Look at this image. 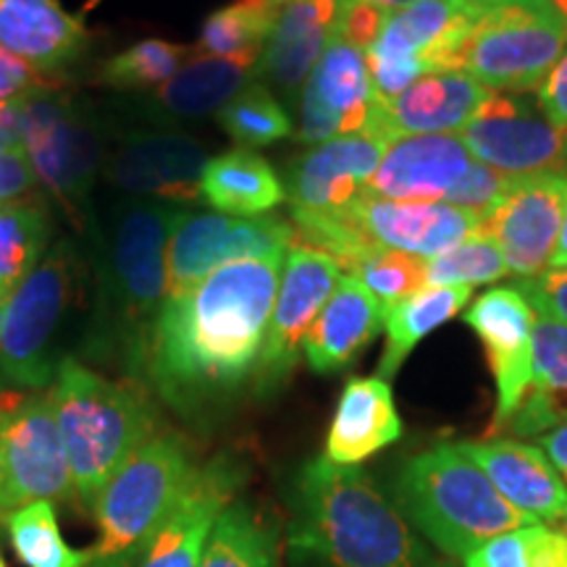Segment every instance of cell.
<instances>
[{"label":"cell","instance_id":"cell-1","mask_svg":"<svg viewBox=\"0 0 567 567\" xmlns=\"http://www.w3.org/2000/svg\"><path fill=\"white\" fill-rule=\"evenodd\" d=\"M281 268L284 255L237 260L166 297L140 379L184 421H208L255 379Z\"/></svg>","mask_w":567,"mask_h":567},{"label":"cell","instance_id":"cell-2","mask_svg":"<svg viewBox=\"0 0 567 567\" xmlns=\"http://www.w3.org/2000/svg\"><path fill=\"white\" fill-rule=\"evenodd\" d=\"M295 567H444L360 465L316 457L292 492Z\"/></svg>","mask_w":567,"mask_h":567},{"label":"cell","instance_id":"cell-3","mask_svg":"<svg viewBox=\"0 0 567 567\" xmlns=\"http://www.w3.org/2000/svg\"><path fill=\"white\" fill-rule=\"evenodd\" d=\"M182 208L158 200L116 203L95 231V305L87 350L118 358L140 379L147 337L168 297V243Z\"/></svg>","mask_w":567,"mask_h":567},{"label":"cell","instance_id":"cell-4","mask_svg":"<svg viewBox=\"0 0 567 567\" xmlns=\"http://www.w3.org/2000/svg\"><path fill=\"white\" fill-rule=\"evenodd\" d=\"M51 400L74 499L92 509L113 473L158 431L155 410L142 389L105 379L74 358H61Z\"/></svg>","mask_w":567,"mask_h":567},{"label":"cell","instance_id":"cell-5","mask_svg":"<svg viewBox=\"0 0 567 567\" xmlns=\"http://www.w3.org/2000/svg\"><path fill=\"white\" fill-rule=\"evenodd\" d=\"M394 502L417 534L455 559L509 530L536 526L496 492L460 444H439L410 457L396 473Z\"/></svg>","mask_w":567,"mask_h":567},{"label":"cell","instance_id":"cell-6","mask_svg":"<svg viewBox=\"0 0 567 567\" xmlns=\"http://www.w3.org/2000/svg\"><path fill=\"white\" fill-rule=\"evenodd\" d=\"M195 471L197 463L189 455L187 442L176 434L155 431L113 473L92 505L97 538L90 549L87 567H130Z\"/></svg>","mask_w":567,"mask_h":567},{"label":"cell","instance_id":"cell-7","mask_svg":"<svg viewBox=\"0 0 567 567\" xmlns=\"http://www.w3.org/2000/svg\"><path fill=\"white\" fill-rule=\"evenodd\" d=\"M471 30L455 71L509 95L536 90L567 42V19L551 0H467Z\"/></svg>","mask_w":567,"mask_h":567},{"label":"cell","instance_id":"cell-8","mask_svg":"<svg viewBox=\"0 0 567 567\" xmlns=\"http://www.w3.org/2000/svg\"><path fill=\"white\" fill-rule=\"evenodd\" d=\"M21 147L32 172L74 221L90 224V197L103 172V126L80 101L42 87L17 97Z\"/></svg>","mask_w":567,"mask_h":567},{"label":"cell","instance_id":"cell-9","mask_svg":"<svg viewBox=\"0 0 567 567\" xmlns=\"http://www.w3.org/2000/svg\"><path fill=\"white\" fill-rule=\"evenodd\" d=\"M82 258L74 243L61 239L13 289L0 323V371L13 389H45L55 381L61 360L55 339L76 300Z\"/></svg>","mask_w":567,"mask_h":567},{"label":"cell","instance_id":"cell-10","mask_svg":"<svg viewBox=\"0 0 567 567\" xmlns=\"http://www.w3.org/2000/svg\"><path fill=\"white\" fill-rule=\"evenodd\" d=\"M63 499H74V484L51 392H6L0 405V526L21 507Z\"/></svg>","mask_w":567,"mask_h":567},{"label":"cell","instance_id":"cell-11","mask_svg":"<svg viewBox=\"0 0 567 567\" xmlns=\"http://www.w3.org/2000/svg\"><path fill=\"white\" fill-rule=\"evenodd\" d=\"M295 243V226L284 218L182 210L168 243V295L187 292L226 264L276 258Z\"/></svg>","mask_w":567,"mask_h":567},{"label":"cell","instance_id":"cell-12","mask_svg":"<svg viewBox=\"0 0 567 567\" xmlns=\"http://www.w3.org/2000/svg\"><path fill=\"white\" fill-rule=\"evenodd\" d=\"M467 153L507 176L565 174L567 132L526 95H492L463 130Z\"/></svg>","mask_w":567,"mask_h":567},{"label":"cell","instance_id":"cell-13","mask_svg":"<svg viewBox=\"0 0 567 567\" xmlns=\"http://www.w3.org/2000/svg\"><path fill=\"white\" fill-rule=\"evenodd\" d=\"M342 268L326 252L295 245L284 260V276L276 292L274 313L258 368H255V392L268 396L287 384L310 326L329 297L334 295Z\"/></svg>","mask_w":567,"mask_h":567},{"label":"cell","instance_id":"cell-14","mask_svg":"<svg viewBox=\"0 0 567 567\" xmlns=\"http://www.w3.org/2000/svg\"><path fill=\"white\" fill-rule=\"evenodd\" d=\"M465 321L484 344L496 384V410L488 436L505 431L509 417L526 400L534 375V321L528 297L513 287H494L465 310Z\"/></svg>","mask_w":567,"mask_h":567},{"label":"cell","instance_id":"cell-15","mask_svg":"<svg viewBox=\"0 0 567 567\" xmlns=\"http://www.w3.org/2000/svg\"><path fill=\"white\" fill-rule=\"evenodd\" d=\"M567 216V174L517 176L513 189L481 224L505 258L507 271L523 279L551 264Z\"/></svg>","mask_w":567,"mask_h":567},{"label":"cell","instance_id":"cell-16","mask_svg":"<svg viewBox=\"0 0 567 567\" xmlns=\"http://www.w3.org/2000/svg\"><path fill=\"white\" fill-rule=\"evenodd\" d=\"M200 142L184 132L140 130L118 140L103 166L113 187L158 203H193L200 197V179L208 163Z\"/></svg>","mask_w":567,"mask_h":567},{"label":"cell","instance_id":"cell-17","mask_svg":"<svg viewBox=\"0 0 567 567\" xmlns=\"http://www.w3.org/2000/svg\"><path fill=\"white\" fill-rule=\"evenodd\" d=\"M243 484V471L229 457L197 465L155 534L147 538L130 567H197L208 547L210 530Z\"/></svg>","mask_w":567,"mask_h":567},{"label":"cell","instance_id":"cell-18","mask_svg":"<svg viewBox=\"0 0 567 567\" xmlns=\"http://www.w3.org/2000/svg\"><path fill=\"white\" fill-rule=\"evenodd\" d=\"M360 237L371 247L436 258L481 231L478 213L450 203H396L363 189L344 205Z\"/></svg>","mask_w":567,"mask_h":567},{"label":"cell","instance_id":"cell-19","mask_svg":"<svg viewBox=\"0 0 567 567\" xmlns=\"http://www.w3.org/2000/svg\"><path fill=\"white\" fill-rule=\"evenodd\" d=\"M373 84L365 51L334 38L300 90L297 137L305 145L347 137L365 130Z\"/></svg>","mask_w":567,"mask_h":567},{"label":"cell","instance_id":"cell-20","mask_svg":"<svg viewBox=\"0 0 567 567\" xmlns=\"http://www.w3.org/2000/svg\"><path fill=\"white\" fill-rule=\"evenodd\" d=\"M492 95L465 71H434L410 84L392 103L371 105L365 130L392 145L402 134H444L463 130L478 105Z\"/></svg>","mask_w":567,"mask_h":567},{"label":"cell","instance_id":"cell-21","mask_svg":"<svg viewBox=\"0 0 567 567\" xmlns=\"http://www.w3.org/2000/svg\"><path fill=\"white\" fill-rule=\"evenodd\" d=\"M386 142L368 132L347 134L321 145L289 166L287 193L297 213H334L354 200L371 182L386 153Z\"/></svg>","mask_w":567,"mask_h":567},{"label":"cell","instance_id":"cell-22","mask_svg":"<svg viewBox=\"0 0 567 567\" xmlns=\"http://www.w3.org/2000/svg\"><path fill=\"white\" fill-rule=\"evenodd\" d=\"M473 166L465 142L452 134L394 140L368 182V193L400 203H442Z\"/></svg>","mask_w":567,"mask_h":567},{"label":"cell","instance_id":"cell-23","mask_svg":"<svg viewBox=\"0 0 567 567\" xmlns=\"http://www.w3.org/2000/svg\"><path fill=\"white\" fill-rule=\"evenodd\" d=\"M460 446L517 513L534 523L567 520V486L538 446L515 439H486Z\"/></svg>","mask_w":567,"mask_h":567},{"label":"cell","instance_id":"cell-24","mask_svg":"<svg viewBox=\"0 0 567 567\" xmlns=\"http://www.w3.org/2000/svg\"><path fill=\"white\" fill-rule=\"evenodd\" d=\"M260 55L245 59H216L189 55V61L168 82L140 97L134 109L155 126H168L221 111L258 76Z\"/></svg>","mask_w":567,"mask_h":567},{"label":"cell","instance_id":"cell-25","mask_svg":"<svg viewBox=\"0 0 567 567\" xmlns=\"http://www.w3.org/2000/svg\"><path fill=\"white\" fill-rule=\"evenodd\" d=\"M347 0H284L260 53L258 76L292 95L337 38Z\"/></svg>","mask_w":567,"mask_h":567},{"label":"cell","instance_id":"cell-26","mask_svg":"<svg viewBox=\"0 0 567 567\" xmlns=\"http://www.w3.org/2000/svg\"><path fill=\"white\" fill-rule=\"evenodd\" d=\"M400 436L402 417L389 381L379 375L350 379L331 417L323 457L334 465H360Z\"/></svg>","mask_w":567,"mask_h":567},{"label":"cell","instance_id":"cell-27","mask_svg":"<svg viewBox=\"0 0 567 567\" xmlns=\"http://www.w3.org/2000/svg\"><path fill=\"white\" fill-rule=\"evenodd\" d=\"M384 321L375 297L354 276H342L302 342L310 371L329 375L347 365L373 342Z\"/></svg>","mask_w":567,"mask_h":567},{"label":"cell","instance_id":"cell-28","mask_svg":"<svg viewBox=\"0 0 567 567\" xmlns=\"http://www.w3.org/2000/svg\"><path fill=\"white\" fill-rule=\"evenodd\" d=\"M87 30L59 0H0V48L38 71H61L80 59Z\"/></svg>","mask_w":567,"mask_h":567},{"label":"cell","instance_id":"cell-29","mask_svg":"<svg viewBox=\"0 0 567 567\" xmlns=\"http://www.w3.org/2000/svg\"><path fill=\"white\" fill-rule=\"evenodd\" d=\"M567 421V326L549 316L534 321V375L526 400L505 431L517 436H544Z\"/></svg>","mask_w":567,"mask_h":567},{"label":"cell","instance_id":"cell-30","mask_svg":"<svg viewBox=\"0 0 567 567\" xmlns=\"http://www.w3.org/2000/svg\"><path fill=\"white\" fill-rule=\"evenodd\" d=\"M200 197L226 216H260L284 200L279 176L264 155L239 147L205 163Z\"/></svg>","mask_w":567,"mask_h":567},{"label":"cell","instance_id":"cell-31","mask_svg":"<svg viewBox=\"0 0 567 567\" xmlns=\"http://www.w3.org/2000/svg\"><path fill=\"white\" fill-rule=\"evenodd\" d=\"M473 287H425L386 316V347L379 360V379H394L413 347L452 321L471 300Z\"/></svg>","mask_w":567,"mask_h":567},{"label":"cell","instance_id":"cell-32","mask_svg":"<svg viewBox=\"0 0 567 567\" xmlns=\"http://www.w3.org/2000/svg\"><path fill=\"white\" fill-rule=\"evenodd\" d=\"M197 567H279V536L247 502L234 499L218 515Z\"/></svg>","mask_w":567,"mask_h":567},{"label":"cell","instance_id":"cell-33","mask_svg":"<svg viewBox=\"0 0 567 567\" xmlns=\"http://www.w3.org/2000/svg\"><path fill=\"white\" fill-rule=\"evenodd\" d=\"M51 218L38 203H0V297H11L45 258Z\"/></svg>","mask_w":567,"mask_h":567},{"label":"cell","instance_id":"cell-34","mask_svg":"<svg viewBox=\"0 0 567 567\" xmlns=\"http://www.w3.org/2000/svg\"><path fill=\"white\" fill-rule=\"evenodd\" d=\"M284 0H237L205 19L197 51L216 59L260 55Z\"/></svg>","mask_w":567,"mask_h":567},{"label":"cell","instance_id":"cell-35","mask_svg":"<svg viewBox=\"0 0 567 567\" xmlns=\"http://www.w3.org/2000/svg\"><path fill=\"white\" fill-rule=\"evenodd\" d=\"M11 547L24 567H87L90 551L71 549L53 502H34L6 517Z\"/></svg>","mask_w":567,"mask_h":567},{"label":"cell","instance_id":"cell-36","mask_svg":"<svg viewBox=\"0 0 567 567\" xmlns=\"http://www.w3.org/2000/svg\"><path fill=\"white\" fill-rule=\"evenodd\" d=\"M189 61V48L166 40H142L101 66L97 82L113 90L161 87Z\"/></svg>","mask_w":567,"mask_h":567},{"label":"cell","instance_id":"cell-37","mask_svg":"<svg viewBox=\"0 0 567 567\" xmlns=\"http://www.w3.org/2000/svg\"><path fill=\"white\" fill-rule=\"evenodd\" d=\"M347 271L375 297L384 318L392 313L396 305L405 302L408 297L421 292L425 284L423 258L400 250H384V247H375V250L365 252L363 258L352 260Z\"/></svg>","mask_w":567,"mask_h":567},{"label":"cell","instance_id":"cell-38","mask_svg":"<svg viewBox=\"0 0 567 567\" xmlns=\"http://www.w3.org/2000/svg\"><path fill=\"white\" fill-rule=\"evenodd\" d=\"M218 124L243 147H266L292 134L287 111L264 84H250L218 111Z\"/></svg>","mask_w":567,"mask_h":567},{"label":"cell","instance_id":"cell-39","mask_svg":"<svg viewBox=\"0 0 567 567\" xmlns=\"http://www.w3.org/2000/svg\"><path fill=\"white\" fill-rule=\"evenodd\" d=\"M507 264L488 234L478 231L452 250L425 260L429 287H476L507 276Z\"/></svg>","mask_w":567,"mask_h":567},{"label":"cell","instance_id":"cell-40","mask_svg":"<svg viewBox=\"0 0 567 567\" xmlns=\"http://www.w3.org/2000/svg\"><path fill=\"white\" fill-rule=\"evenodd\" d=\"M517 176H507L496 168L486 166V163H473L467 168V174L460 179L452 193L446 195V203L455 205V208L478 213L481 218H486L496 205L505 200V195L513 189Z\"/></svg>","mask_w":567,"mask_h":567},{"label":"cell","instance_id":"cell-41","mask_svg":"<svg viewBox=\"0 0 567 567\" xmlns=\"http://www.w3.org/2000/svg\"><path fill=\"white\" fill-rule=\"evenodd\" d=\"M465 567H530V526L486 542L465 557Z\"/></svg>","mask_w":567,"mask_h":567},{"label":"cell","instance_id":"cell-42","mask_svg":"<svg viewBox=\"0 0 567 567\" xmlns=\"http://www.w3.org/2000/svg\"><path fill=\"white\" fill-rule=\"evenodd\" d=\"M538 316H549L567 326V268H551L517 284Z\"/></svg>","mask_w":567,"mask_h":567},{"label":"cell","instance_id":"cell-43","mask_svg":"<svg viewBox=\"0 0 567 567\" xmlns=\"http://www.w3.org/2000/svg\"><path fill=\"white\" fill-rule=\"evenodd\" d=\"M384 21L386 11L375 9V6L360 3V0H347L342 19H339L337 38L360 48V51H368V48L373 45V40L379 38Z\"/></svg>","mask_w":567,"mask_h":567},{"label":"cell","instance_id":"cell-44","mask_svg":"<svg viewBox=\"0 0 567 567\" xmlns=\"http://www.w3.org/2000/svg\"><path fill=\"white\" fill-rule=\"evenodd\" d=\"M536 103L551 124L567 132V51H563L555 69L536 87Z\"/></svg>","mask_w":567,"mask_h":567},{"label":"cell","instance_id":"cell-45","mask_svg":"<svg viewBox=\"0 0 567 567\" xmlns=\"http://www.w3.org/2000/svg\"><path fill=\"white\" fill-rule=\"evenodd\" d=\"M38 87H42L40 71L21 61L19 55L0 48V103L17 101V97Z\"/></svg>","mask_w":567,"mask_h":567},{"label":"cell","instance_id":"cell-46","mask_svg":"<svg viewBox=\"0 0 567 567\" xmlns=\"http://www.w3.org/2000/svg\"><path fill=\"white\" fill-rule=\"evenodd\" d=\"M34 176L30 155H27L24 147H17V151H3L0 155V203L17 200L19 195H24L27 189L32 187Z\"/></svg>","mask_w":567,"mask_h":567},{"label":"cell","instance_id":"cell-47","mask_svg":"<svg viewBox=\"0 0 567 567\" xmlns=\"http://www.w3.org/2000/svg\"><path fill=\"white\" fill-rule=\"evenodd\" d=\"M538 450L547 452L549 463L557 467L559 478L567 486V421H563L555 429L547 431L544 436H538Z\"/></svg>","mask_w":567,"mask_h":567},{"label":"cell","instance_id":"cell-48","mask_svg":"<svg viewBox=\"0 0 567 567\" xmlns=\"http://www.w3.org/2000/svg\"><path fill=\"white\" fill-rule=\"evenodd\" d=\"M21 147L19 126V101L0 103V151H17Z\"/></svg>","mask_w":567,"mask_h":567},{"label":"cell","instance_id":"cell-49","mask_svg":"<svg viewBox=\"0 0 567 567\" xmlns=\"http://www.w3.org/2000/svg\"><path fill=\"white\" fill-rule=\"evenodd\" d=\"M551 266L555 268H567V216L563 221V231H559L555 255H551Z\"/></svg>","mask_w":567,"mask_h":567},{"label":"cell","instance_id":"cell-50","mask_svg":"<svg viewBox=\"0 0 567 567\" xmlns=\"http://www.w3.org/2000/svg\"><path fill=\"white\" fill-rule=\"evenodd\" d=\"M360 3H368V6H375V9L392 13V11H400L405 9V6L415 3V0H360Z\"/></svg>","mask_w":567,"mask_h":567},{"label":"cell","instance_id":"cell-51","mask_svg":"<svg viewBox=\"0 0 567 567\" xmlns=\"http://www.w3.org/2000/svg\"><path fill=\"white\" fill-rule=\"evenodd\" d=\"M11 384H9V379H6V375H3V371H0V394H3V392H11Z\"/></svg>","mask_w":567,"mask_h":567},{"label":"cell","instance_id":"cell-52","mask_svg":"<svg viewBox=\"0 0 567 567\" xmlns=\"http://www.w3.org/2000/svg\"><path fill=\"white\" fill-rule=\"evenodd\" d=\"M551 3H555V9L567 19V0H551Z\"/></svg>","mask_w":567,"mask_h":567},{"label":"cell","instance_id":"cell-53","mask_svg":"<svg viewBox=\"0 0 567 567\" xmlns=\"http://www.w3.org/2000/svg\"><path fill=\"white\" fill-rule=\"evenodd\" d=\"M6 302H9V297H0V323H3V316H6Z\"/></svg>","mask_w":567,"mask_h":567},{"label":"cell","instance_id":"cell-54","mask_svg":"<svg viewBox=\"0 0 567 567\" xmlns=\"http://www.w3.org/2000/svg\"><path fill=\"white\" fill-rule=\"evenodd\" d=\"M3 396H6V392H3V394H0V405H3Z\"/></svg>","mask_w":567,"mask_h":567},{"label":"cell","instance_id":"cell-55","mask_svg":"<svg viewBox=\"0 0 567 567\" xmlns=\"http://www.w3.org/2000/svg\"><path fill=\"white\" fill-rule=\"evenodd\" d=\"M0 567H6V563H3V557H0Z\"/></svg>","mask_w":567,"mask_h":567},{"label":"cell","instance_id":"cell-56","mask_svg":"<svg viewBox=\"0 0 567 567\" xmlns=\"http://www.w3.org/2000/svg\"><path fill=\"white\" fill-rule=\"evenodd\" d=\"M565 174H567V158H565Z\"/></svg>","mask_w":567,"mask_h":567},{"label":"cell","instance_id":"cell-57","mask_svg":"<svg viewBox=\"0 0 567 567\" xmlns=\"http://www.w3.org/2000/svg\"><path fill=\"white\" fill-rule=\"evenodd\" d=\"M0 155H3V151H0Z\"/></svg>","mask_w":567,"mask_h":567}]
</instances>
